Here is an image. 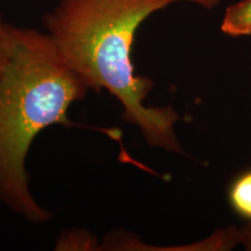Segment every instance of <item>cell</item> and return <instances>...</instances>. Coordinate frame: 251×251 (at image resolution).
Returning <instances> with one entry per match:
<instances>
[{
	"instance_id": "obj_2",
	"label": "cell",
	"mask_w": 251,
	"mask_h": 251,
	"mask_svg": "<svg viewBox=\"0 0 251 251\" xmlns=\"http://www.w3.org/2000/svg\"><path fill=\"white\" fill-rule=\"evenodd\" d=\"M91 91L46 31L11 26V51L0 76V203L31 224L52 214L31 194L26 161L41 131L70 127L68 111Z\"/></svg>"
},
{
	"instance_id": "obj_4",
	"label": "cell",
	"mask_w": 251,
	"mask_h": 251,
	"mask_svg": "<svg viewBox=\"0 0 251 251\" xmlns=\"http://www.w3.org/2000/svg\"><path fill=\"white\" fill-rule=\"evenodd\" d=\"M229 201L238 215L251 220V170L234 180L229 190Z\"/></svg>"
},
{
	"instance_id": "obj_7",
	"label": "cell",
	"mask_w": 251,
	"mask_h": 251,
	"mask_svg": "<svg viewBox=\"0 0 251 251\" xmlns=\"http://www.w3.org/2000/svg\"><path fill=\"white\" fill-rule=\"evenodd\" d=\"M243 242L246 243V246L251 249V229H248V230L243 235Z\"/></svg>"
},
{
	"instance_id": "obj_1",
	"label": "cell",
	"mask_w": 251,
	"mask_h": 251,
	"mask_svg": "<svg viewBox=\"0 0 251 251\" xmlns=\"http://www.w3.org/2000/svg\"><path fill=\"white\" fill-rule=\"evenodd\" d=\"M220 0H58L42 26L58 52L91 91H107L120 102L122 120L141 130L153 148L183 152L175 133L179 115L172 107L144 103L153 83L135 71L131 50L141 25L175 2L206 9Z\"/></svg>"
},
{
	"instance_id": "obj_5",
	"label": "cell",
	"mask_w": 251,
	"mask_h": 251,
	"mask_svg": "<svg viewBox=\"0 0 251 251\" xmlns=\"http://www.w3.org/2000/svg\"><path fill=\"white\" fill-rule=\"evenodd\" d=\"M94 237H91V234L85 230H69L68 235H63L59 238L57 247H61L59 249H69L74 242H77L76 246L78 249H84L83 247H87V249H91L90 247L96 246L93 243Z\"/></svg>"
},
{
	"instance_id": "obj_3",
	"label": "cell",
	"mask_w": 251,
	"mask_h": 251,
	"mask_svg": "<svg viewBox=\"0 0 251 251\" xmlns=\"http://www.w3.org/2000/svg\"><path fill=\"white\" fill-rule=\"evenodd\" d=\"M221 30L230 36L250 35L251 0H241L226 9Z\"/></svg>"
},
{
	"instance_id": "obj_6",
	"label": "cell",
	"mask_w": 251,
	"mask_h": 251,
	"mask_svg": "<svg viewBox=\"0 0 251 251\" xmlns=\"http://www.w3.org/2000/svg\"><path fill=\"white\" fill-rule=\"evenodd\" d=\"M11 26L6 23L0 11V76L11 51Z\"/></svg>"
}]
</instances>
